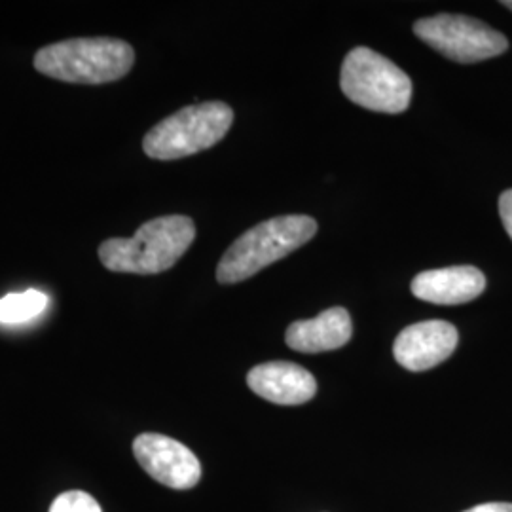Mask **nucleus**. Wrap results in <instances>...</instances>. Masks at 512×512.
Segmentation results:
<instances>
[{
    "instance_id": "1",
    "label": "nucleus",
    "mask_w": 512,
    "mask_h": 512,
    "mask_svg": "<svg viewBox=\"0 0 512 512\" xmlns=\"http://www.w3.org/2000/svg\"><path fill=\"white\" fill-rule=\"evenodd\" d=\"M194 238L196 224L190 217H158L145 222L131 238L103 241L99 260L116 274H162L183 258Z\"/></svg>"
},
{
    "instance_id": "2",
    "label": "nucleus",
    "mask_w": 512,
    "mask_h": 512,
    "mask_svg": "<svg viewBox=\"0 0 512 512\" xmlns=\"http://www.w3.org/2000/svg\"><path fill=\"white\" fill-rule=\"evenodd\" d=\"M35 69L71 84H109L124 78L135 63V52L120 38H69L35 55Z\"/></svg>"
},
{
    "instance_id": "3",
    "label": "nucleus",
    "mask_w": 512,
    "mask_h": 512,
    "mask_svg": "<svg viewBox=\"0 0 512 512\" xmlns=\"http://www.w3.org/2000/svg\"><path fill=\"white\" fill-rule=\"evenodd\" d=\"M315 234L317 222L306 215L264 220L230 245L220 258L217 279L222 285L245 281L306 245Z\"/></svg>"
},
{
    "instance_id": "4",
    "label": "nucleus",
    "mask_w": 512,
    "mask_h": 512,
    "mask_svg": "<svg viewBox=\"0 0 512 512\" xmlns=\"http://www.w3.org/2000/svg\"><path fill=\"white\" fill-rule=\"evenodd\" d=\"M232 122L234 110L226 103L190 105L150 129L143 150L152 160H181L215 147L230 131Z\"/></svg>"
},
{
    "instance_id": "5",
    "label": "nucleus",
    "mask_w": 512,
    "mask_h": 512,
    "mask_svg": "<svg viewBox=\"0 0 512 512\" xmlns=\"http://www.w3.org/2000/svg\"><path fill=\"white\" fill-rule=\"evenodd\" d=\"M340 86L351 103L374 112L399 114L412 101L410 76L370 48L349 52L342 65Z\"/></svg>"
},
{
    "instance_id": "6",
    "label": "nucleus",
    "mask_w": 512,
    "mask_h": 512,
    "mask_svg": "<svg viewBox=\"0 0 512 512\" xmlns=\"http://www.w3.org/2000/svg\"><path fill=\"white\" fill-rule=\"evenodd\" d=\"M414 33L439 54L458 63H478L505 54L509 40L480 19L440 14L416 21Z\"/></svg>"
},
{
    "instance_id": "7",
    "label": "nucleus",
    "mask_w": 512,
    "mask_h": 512,
    "mask_svg": "<svg viewBox=\"0 0 512 512\" xmlns=\"http://www.w3.org/2000/svg\"><path fill=\"white\" fill-rule=\"evenodd\" d=\"M133 456L156 482L173 490H190L202 478V463L179 440L143 433L133 440Z\"/></svg>"
},
{
    "instance_id": "8",
    "label": "nucleus",
    "mask_w": 512,
    "mask_h": 512,
    "mask_svg": "<svg viewBox=\"0 0 512 512\" xmlns=\"http://www.w3.org/2000/svg\"><path fill=\"white\" fill-rule=\"evenodd\" d=\"M458 329L446 321H421L397 336L393 355L410 372H423L444 363L458 348Z\"/></svg>"
},
{
    "instance_id": "9",
    "label": "nucleus",
    "mask_w": 512,
    "mask_h": 512,
    "mask_svg": "<svg viewBox=\"0 0 512 512\" xmlns=\"http://www.w3.org/2000/svg\"><path fill=\"white\" fill-rule=\"evenodd\" d=\"M247 384L258 397L281 406L308 403L317 393V382L310 372L287 361L255 366L247 374Z\"/></svg>"
},
{
    "instance_id": "10",
    "label": "nucleus",
    "mask_w": 512,
    "mask_h": 512,
    "mask_svg": "<svg viewBox=\"0 0 512 512\" xmlns=\"http://www.w3.org/2000/svg\"><path fill=\"white\" fill-rule=\"evenodd\" d=\"M412 294L439 306H458L478 298L486 289V277L475 266H450L427 270L414 277Z\"/></svg>"
},
{
    "instance_id": "11",
    "label": "nucleus",
    "mask_w": 512,
    "mask_h": 512,
    "mask_svg": "<svg viewBox=\"0 0 512 512\" xmlns=\"http://www.w3.org/2000/svg\"><path fill=\"white\" fill-rule=\"evenodd\" d=\"M353 336L351 317L344 308H330L315 319L296 321L285 334L287 346L300 353H323L344 348Z\"/></svg>"
},
{
    "instance_id": "12",
    "label": "nucleus",
    "mask_w": 512,
    "mask_h": 512,
    "mask_svg": "<svg viewBox=\"0 0 512 512\" xmlns=\"http://www.w3.org/2000/svg\"><path fill=\"white\" fill-rule=\"evenodd\" d=\"M48 306V296L40 291L8 294L0 300V323L21 325L38 317Z\"/></svg>"
},
{
    "instance_id": "13",
    "label": "nucleus",
    "mask_w": 512,
    "mask_h": 512,
    "mask_svg": "<svg viewBox=\"0 0 512 512\" xmlns=\"http://www.w3.org/2000/svg\"><path fill=\"white\" fill-rule=\"evenodd\" d=\"M50 512H103L92 495L80 490L65 492L55 497Z\"/></svg>"
},
{
    "instance_id": "14",
    "label": "nucleus",
    "mask_w": 512,
    "mask_h": 512,
    "mask_svg": "<svg viewBox=\"0 0 512 512\" xmlns=\"http://www.w3.org/2000/svg\"><path fill=\"white\" fill-rule=\"evenodd\" d=\"M499 215H501L505 230L509 232L512 239V188L503 192L501 198H499Z\"/></svg>"
},
{
    "instance_id": "15",
    "label": "nucleus",
    "mask_w": 512,
    "mask_h": 512,
    "mask_svg": "<svg viewBox=\"0 0 512 512\" xmlns=\"http://www.w3.org/2000/svg\"><path fill=\"white\" fill-rule=\"evenodd\" d=\"M463 512H512V503H484Z\"/></svg>"
},
{
    "instance_id": "16",
    "label": "nucleus",
    "mask_w": 512,
    "mask_h": 512,
    "mask_svg": "<svg viewBox=\"0 0 512 512\" xmlns=\"http://www.w3.org/2000/svg\"><path fill=\"white\" fill-rule=\"evenodd\" d=\"M503 6H505V8H509V10H511L512 12V0H507V2H503Z\"/></svg>"
}]
</instances>
